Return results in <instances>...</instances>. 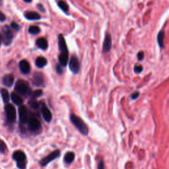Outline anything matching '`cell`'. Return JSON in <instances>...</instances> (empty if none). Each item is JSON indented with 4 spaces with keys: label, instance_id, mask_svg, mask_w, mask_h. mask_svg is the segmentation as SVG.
<instances>
[{
    "label": "cell",
    "instance_id": "cell-1",
    "mask_svg": "<svg viewBox=\"0 0 169 169\" xmlns=\"http://www.w3.org/2000/svg\"><path fill=\"white\" fill-rule=\"evenodd\" d=\"M58 47L60 54L58 56L59 63L62 66H66L69 61V51L67 49L64 36L60 34L58 35Z\"/></svg>",
    "mask_w": 169,
    "mask_h": 169
},
{
    "label": "cell",
    "instance_id": "cell-2",
    "mask_svg": "<svg viewBox=\"0 0 169 169\" xmlns=\"http://www.w3.org/2000/svg\"><path fill=\"white\" fill-rule=\"evenodd\" d=\"M70 120L74 124L78 131L83 136H87L89 134V128L84 121L81 118L77 116L75 114H72L70 116Z\"/></svg>",
    "mask_w": 169,
    "mask_h": 169
},
{
    "label": "cell",
    "instance_id": "cell-3",
    "mask_svg": "<svg viewBox=\"0 0 169 169\" xmlns=\"http://www.w3.org/2000/svg\"><path fill=\"white\" fill-rule=\"evenodd\" d=\"M12 158L16 161L17 167L19 169L27 168V157L23 151L21 150L15 151L13 153Z\"/></svg>",
    "mask_w": 169,
    "mask_h": 169
},
{
    "label": "cell",
    "instance_id": "cell-4",
    "mask_svg": "<svg viewBox=\"0 0 169 169\" xmlns=\"http://www.w3.org/2000/svg\"><path fill=\"white\" fill-rule=\"evenodd\" d=\"M15 90L17 92V94L22 96L30 95L31 94V91H30L29 84L26 81L22 80H19L17 81L15 86Z\"/></svg>",
    "mask_w": 169,
    "mask_h": 169
},
{
    "label": "cell",
    "instance_id": "cell-5",
    "mask_svg": "<svg viewBox=\"0 0 169 169\" xmlns=\"http://www.w3.org/2000/svg\"><path fill=\"white\" fill-rule=\"evenodd\" d=\"M2 40L5 45L8 46L11 44L13 40V34L8 26H4L2 28Z\"/></svg>",
    "mask_w": 169,
    "mask_h": 169
},
{
    "label": "cell",
    "instance_id": "cell-6",
    "mask_svg": "<svg viewBox=\"0 0 169 169\" xmlns=\"http://www.w3.org/2000/svg\"><path fill=\"white\" fill-rule=\"evenodd\" d=\"M69 67L70 71H71L73 74H77L80 71L81 68V64L80 61L79 60L77 56L76 55H72L71 58L69 59Z\"/></svg>",
    "mask_w": 169,
    "mask_h": 169
},
{
    "label": "cell",
    "instance_id": "cell-7",
    "mask_svg": "<svg viewBox=\"0 0 169 169\" xmlns=\"http://www.w3.org/2000/svg\"><path fill=\"white\" fill-rule=\"evenodd\" d=\"M5 112L7 120L9 122L13 123L16 120L17 113L15 108L11 104H7L5 106Z\"/></svg>",
    "mask_w": 169,
    "mask_h": 169
},
{
    "label": "cell",
    "instance_id": "cell-8",
    "mask_svg": "<svg viewBox=\"0 0 169 169\" xmlns=\"http://www.w3.org/2000/svg\"><path fill=\"white\" fill-rule=\"evenodd\" d=\"M60 155V151L59 149H56V150L52 151L49 155H48L46 157H44L40 160V165L42 167H46V166L49 164L50 162L53 161V160L58 158Z\"/></svg>",
    "mask_w": 169,
    "mask_h": 169
},
{
    "label": "cell",
    "instance_id": "cell-9",
    "mask_svg": "<svg viewBox=\"0 0 169 169\" xmlns=\"http://www.w3.org/2000/svg\"><path fill=\"white\" fill-rule=\"evenodd\" d=\"M27 125L30 131L36 132L41 129V123L37 118L35 116L29 117L27 120Z\"/></svg>",
    "mask_w": 169,
    "mask_h": 169
},
{
    "label": "cell",
    "instance_id": "cell-10",
    "mask_svg": "<svg viewBox=\"0 0 169 169\" xmlns=\"http://www.w3.org/2000/svg\"><path fill=\"white\" fill-rule=\"evenodd\" d=\"M112 48V37L109 33H106L105 39L103 41V53H108L111 50Z\"/></svg>",
    "mask_w": 169,
    "mask_h": 169
},
{
    "label": "cell",
    "instance_id": "cell-11",
    "mask_svg": "<svg viewBox=\"0 0 169 169\" xmlns=\"http://www.w3.org/2000/svg\"><path fill=\"white\" fill-rule=\"evenodd\" d=\"M32 82L37 87H42L44 84V75L40 72H35L33 75Z\"/></svg>",
    "mask_w": 169,
    "mask_h": 169
},
{
    "label": "cell",
    "instance_id": "cell-12",
    "mask_svg": "<svg viewBox=\"0 0 169 169\" xmlns=\"http://www.w3.org/2000/svg\"><path fill=\"white\" fill-rule=\"evenodd\" d=\"M19 116L21 122L26 124L29 119V114L27 107L25 106H21L19 108Z\"/></svg>",
    "mask_w": 169,
    "mask_h": 169
},
{
    "label": "cell",
    "instance_id": "cell-13",
    "mask_svg": "<svg viewBox=\"0 0 169 169\" xmlns=\"http://www.w3.org/2000/svg\"><path fill=\"white\" fill-rule=\"evenodd\" d=\"M41 114L42 116L43 117L44 120L46 121V122H50L52 119V115L51 112L49 110L48 107L43 104V105H42L41 107Z\"/></svg>",
    "mask_w": 169,
    "mask_h": 169
},
{
    "label": "cell",
    "instance_id": "cell-14",
    "mask_svg": "<svg viewBox=\"0 0 169 169\" xmlns=\"http://www.w3.org/2000/svg\"><path fill=\"white\" fill-rule=\"evenodd\" d=\"M19 69L22 74H28L30 72V64L27 60H23L19 62Z\"/></svg>",
    "mask_w": 169,
    "mask_h": 169
},
{
    "label": "cell",
    "instance_id": "cell-15",
    "mask_svg": "<svg viewBox=\"0 0 169 169\" xmlns=\"http://www.w3.org/2000/svg\"><path fill=\"white\" fill-rule=\"evenodd\" d=\"M25 17L29 21H38L41 19V16L35 11H26L24 13Z\"/></svg>",
    "mask_w": 169,
    "mask_h": 169
},
{
    "label": "cell",
    "instance_id": "cell-16",
    "mask_svg": "<svg viewBox=\"0 0 169 169\" xmlns=\"http://www.w3.org/2000/svg\"><path fill=\"white\" fill-rule=\"evenodd\" d=\"M14 83V76L12 74H7L3 78V83L5 86L11 87Z\"/></svg>",
    "mask_w": 169,
    "mask_h": 169
},
{
    "label": "cell",
    "instance_id": "cell-17",
    "mask_svg": "<svg viewBox=\"0 0 169 169\" xmlns=\"http://www.w3.org/2000/svg\"><path fill=\"white\" fill-rule=\"evenodd\" d=\"M36 44L39 48L42 50H46L48 47V43L46 38H39L36 41Z\"/></svg>",
    "mask_w": 169,
    "mask_h": 169
},
{
    "label": "cell",
    "instance_id": "cell-18",
    "mask_svg": "<svg viewBox=\"0 0 169 169\" xmlns=\"http://www.w3.org/2000/svg\"><path fill=\"white\" fill-rule=\"evenodd\" d=\"M48 64V61L46 58L43 57V56H39L35 60V64L36 66L38 68H43Z\"/></svg>",
    "mask_w": 169,
    "mask_h": 169
},
{
    "label": "cell",
    "instance_id": "cell-19",
    "mask_svg": "<svg viewBox=\"0 0 169 169\" xmlns=\"http://www.w3.org/2000/svg\"><path fill=\"white\" fill-rule=\"evenodd\" d=\"M11 100L13 101V103L17 106H21L22 105V103H23V100H22V98L18 94L15 93V92H12L11 93Z\"/></svg>",
    "mask_w": 169,
    "mask_h": 169
},
{
    "label": "cell",
    "instance_id": "cell-20",
    "mask_svg": "<svg viewBox=\"0 0 169 169\" xmlns=\"http://www.w3.org/2000/svg\"><path fill=\"white\" fill-rule=\"evenodd\" d=\"M165 32L163 30L160 31L157 35V42L160 48H163L165 46Z\"/></svg>",
    "mask_w": 169,
    "mask_h": 169
},
{
    "label": "cell",
    "instance_id": "cell-21",
    "mask_svg": "<svg viewBox=\"0 0 169 169\" xmlns=\"http://www.w3.org/2000/svg\"><path fill=\"white\" fill-rule=\"evenodd\" d=\"M75 159V154L73 152H67V153L65 155L64 157V162L66 164H72L74 162Z\"/></svg>",
    "mask_w": 169,
    "mask_h": 169
},
{
    "label": "cell",
    "instance_id": "cell-22",
    "mask_svg": "<svg viewBox=\"0 0 169 169\" xmlns=\"http://www.w3.org/2000/svg\"><path fill=\"white\" fill-rule=\"evenodd\" d=\"M0 92H1V95L2 99L4 100V103H8L9 100V94L7 90L5 89H1V90H0Z\"/></svg>",
    "mask_w": 169,
    "mask_h": 169
},
{
    "label": "cell",
    "instance_id": "cell-23",
    "mask_svg": "<svg viewBox=\"0 0 169 169\" xmlns=\"http://www.w3.org/2000/svg\"><path fill=\"white\" fill-rule=\"evenodd\" d=\"M58 6L60 8V9L62 10L64 12L66 13L69 10V6L67 4L66 2L63 1H60L58 2Z\"/></svg>",
    "mask_w": 169,
    "mask_h": 169
},
{
    "label": "cell",
    "instance_id": "cell-24",
    "mask_svg": "<svg viewBox=\"0 0 169 169\" xmlns=\"http://www.w3.org/2000/svg\"><path fill=\"white\" fill-rule=\"evenodd\" d=\"M29 32L32 35H38L40 32V29L37 26H30L29 29Z\"/></svg>",
    "mask_w": 169,
    "mask_h": 169
},
{
    "label": "cell",
    "instance_id": "cell-25",
    "mask_svg": "<svg viewBox=\"0 0 169 169\" xmlns=\"http://www.w3.org/2000/svg\"><path fill=\"white\" fill-rule=\"evenodd\" d=\"M42 95H43V91H42V90L38 89V90H36L35 91L31 92L30 96H31L32 100H35L36 98L41 97Z\"/></svg>",
    "mask_w": 169,
    "mask_h": 169
},
{
    "label": "cell",
    "instance_id": "cell-26",
    "mask_svg": "<svg viewBox=\"0 0 169 169\" xmlns=\"http://www.w3.org/2000/svg\"><path fill=\"white\" fill-rule=\"evenodd\" d=\"M7 145L4 141L0 140V153H4L7 150Z\"/></svg>",
    "mask_w": 169,
    "mask_h": 169
},
{
    "label": "cell",
    "instance_id": "cell-27",
    "mask_svg": "<svg viewBox=\"0 0 169 169\" xmlns=\"http://www.w3.org/2000/svg\"><path fill=\"white\" fill-rule=\"evenodd\" d=\"M29 105H30V106L32 108L35 109V110L37 109V108H38V106H39L38 103L37 102V101H36L35 100H30L29 103Z\"/></svg>",
    "mask_w": 169,
    "mask_h": 169
},
{
    "label": "cell",
    "instance_id": "cell-28",
    "mask_svg": "<svg viewBox=\"0 0 169 169\" xmlns=\"http://www.w3.org/2000/svg\"><path fill=\"white\" fill-rule=\"evenodd\" d=\"M143 67L140 65H137L136 64V66H134V72L136 73V74H139L143 72Z\"/></svg>",
    "mask_w": 169,
    "mask_h": 169
},
{
    "label": "cell",
    "instance_id": "cell-29",
    "mask_svg": "<svg viewBox=\"0 0 169 169\" xmlns=\"http://www.w3.org/2000/svg\"><path fill=\"white\" fill-rule=\"evenodd\" d=\"M56 73L59 75H61L63 74V69L62 66L60 65V64H57L56 66Z\"/></svg>",
    "mask_w": 169,
    "mask_h": 169
},
{
    "label": "cell",
    "instance_id": "cell-30",
    "mask_svg": "<svg viewBox=\"0 0 169 169\" xmlns=\"http://www.w3.org/2000/svg\"><path fill=\"white\" fill-rule=\"evenodd\" d=\"M11 27L12 29H13L14 30H17V31H19V30H20L21 29V27L17 23V22H11Z\"/></svg>",
    "mask_w": 169,
    "mask_h": 169
},
{
    "label": "cell",
    "instance_id": "cell-31",
    "mask_svg": "<svg viewBox=\"0 0 169 169\" xmlns=\"http://www.w3.org/2000/svg\"><path fill=\"white\" fill-rule=\"evenodd\" d=\"M139 95H140V92L139 91H136V92H133V93L131 95V99L132 100L137 99V98L139 97Z\"/></svg>",
    "mask_w": 169,
    "mask_h": 169
},
{
    "label": "cell",
    "instance_id": "cell-32",
    "mask_svg": "<svg viewBox=\"0 0 169 169\" xmlns=\"http://www.w3.org/2000/svg\"><path fill=\"white\" fill-rule=\"evenodd\" d=\"M137 58L138 60H139V61L143 60V58H144V52H139V53H137Z\"/></svg>",
    "mask_w": 169,
    "mask_h": 169
},
{
    "label": "cell",
    "instance_id": "cell-33",
    "mask_svg": "<svg viewBox=\"0 0 169 169\" xmlns=\"http://www.w3.org/2000/svg\"><path fill=\"white\" fill-rule=\"evenodd\" d=\"M37 7H38V9L40 10V11H42V12H43V13H45V11H46V10H45V8L44 7V5L41 4H37Z\"/></svg>",
    "mask_w": 169,
    "mask_h": 169
},
{
    "label": "cell",
    "instance_id": "cell-34",
    "mask_svg": "<svg viewBox=\"0 0 169 169\" xmlns=\"http://www.w3.org/2000/svg\"><path fill=\"white\" fill-rule=\"evenodd\" d=\"M5 19H6V17H5V14L0 11V21L4 22L5 21Z\"/></svg>",
    "mask_w": 169,
    "mask_h": 169
},
{
    "label": "cell",
    "instance_id": "cell-35",
    "mask_svg": "<svg viewBox=\"0 0 169 169\" xmlns=\"http://www.w3.org/2000/svg\"><path fill=\"white\" fill-rule=\"evenodd\" d=\"M98 169H105V164H104L103 160H100L98 165Z\"/></svg>",
    "mask_w": 169,
    "mask_h": 169
},
{
    "label": "cell",
    "instance_id": "cell-36",
    "mask_svg": "<svg viewBox=\"0 0 169 169\" xmlns=\"http://www.w3.org/2000/svg\"><path fill=\"white\" fill-rule=\"evenodd\" d=\"M24 2H25V3H31L32 1H27V0H24Z\"/></svg>",
    "mask_w": 169,
    "mask_h": 169
},
{
    "label": "cell",
    "instance_id": "cell-37",
    "mask_svg": "<svg viewBox=\"0 0 169 169\" xmlns=\"http://www.w3.org/2000/svg\"><path fill=\"white\" fill-rule=\"evenodd\" d=\"M2 40V37H1V35L0 34V41Z\"/></svg>",
    "mask_w": 169,
    "mask_h": 169
},
{
    "label": "cell",
    "instance_id": "cell-38",
    "mask_svg": "<svg viewBox=\"0 0 169 169\" xmlns=\"http://www.w3.org/2000/svg\"><path fill=\"white\" fill-rule=\"evenodd\" d=\"M0 46H1V41H0Z\"/></svg>",
    "mask_w": 169,
    "mask_h": 169
}]
</instances>
